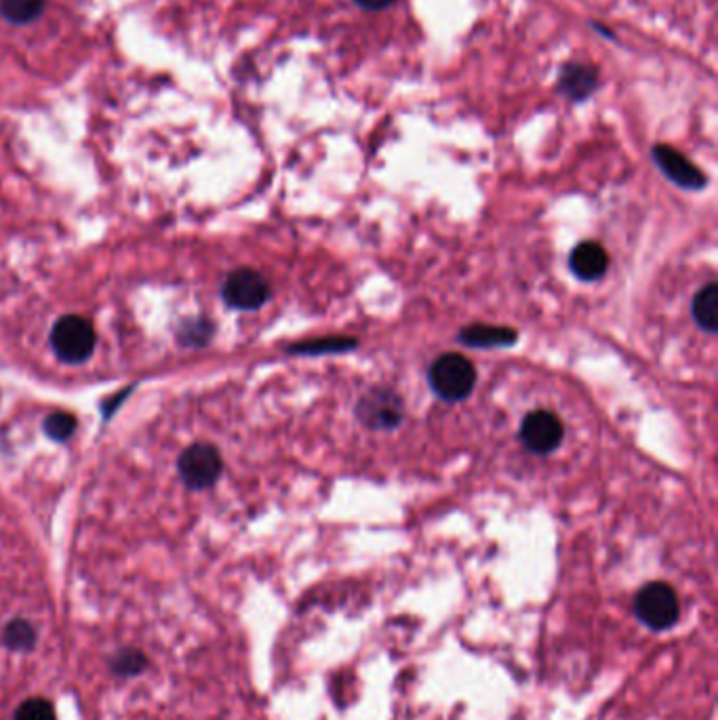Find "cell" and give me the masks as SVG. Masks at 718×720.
I'll return each instance as SVG.
<instances>
[{
	"label": "cell",
	"instance_id": "cell-10",
	"mask_svg": "<svg viewBox=\"0 0 718 720\" xmlns=\"http://www.w3.org/2000/svg\"><path fill=\"white\" fill-rule=\"evenodd\" d=\"M518 340V333L511 327L497 325H468L457 333V342L468 348H511Z\"/></svg>",
	"mask_w": 718,
	"mask_h": 720
},
{
	"label": "cell",
	"instance_id": "cell-12",
	"mask_svg": "<svg viewBox=\"0 0 718 720\" xmlns=\"http://www.w3.org/2000/svg\"><path fill=\"white\" fill-rule=\"evenodd\" d=\"M691 314L695 325L706 333H717L718 329V287L717 282H708L702 287L691 304Z\"/></svg>",
	"mask_w": 718,
	"mask_h": 720
},
{
	"label": "cell",
	"instance_id": "cell-8",
	"mask_svg": "<svg viewBox=\"0 0 718 720\" xmlns=\"http://www.w3.org/2000/svg\"><path fill=\"white\" fill-rule=\"evenodd\" d=\"M653 161L657 163V167L664 172V175L675 181L679 188L684 190H702L706 188L708 179L706 175L700 172L684 154L679 150L670 148V146H655L653 148Z\"/></svg>",
	"mask_w": 718,
	"mask_h": 720
},
{
	"label": "cell",
	"instance_id": "cell-19",
	"mask_svg": "<svg viewBox=\"0 0 718 720\" xmlns=\"http://www.w3.org/2000/svg\"><path fill=\"white\" fill-rule=\"evenodd\" d=\"M354 2L361 4L363 9H369V11H381V9L390 7V4H394L396 0H354Z\"/></svg>",
	"mask_w": 718,
	"mask_h": 720
},
{
	"label": "cell",
	"instance_id": "cell-15",
	"mask_svg": "<svg viewBox=\"0 0 718 720\" xmlns=\"http://www.w3.org/2000/svg\"><path fill=\"white\" fill-rule=\"evenodd\" d=\"M74 428H76V419L70 413H51L45 419V432L55 441H68L70 437L74 434Z\"/></svg>",
	"mask_w": 718,
	"mask_h": 720
},
{
	"label": "cell",
	"instance_id": "cell-13",
	"mask_svg": "<svg viewBox=\"0 0 718 720\" xmlns=\"http://www.w3.org/2000/svg\"><path fill=\"white\" fill-rule=\"evenodd\" d=\"M47 0H0V17L13 26L35 22L45 11Z\"/></svg>",
	"mask_w": 718,
	"mask_h": 720
},
{
	"label": "cell",
	"instance_id": "cell-17",
	"mask_svg": "<svg viewBox=\"0 0 718 720\" xmlns=\"http://www.w3.org/2000/svg\"><path fill=\"white\" fill-rule=\"evenodd\" d=\"M15 720H55V710L47 699H28L24 702L17 712Z\"/></svg>",
	"mask_w": 718,
	"mask_h": 720
},
{
	"label": "cell",
	"instance_id": "cell-3",
	"mask_svg": "<svg viewBox=\"0 0 718 720\" xmlns=\"http://www.w3.org/2000/svg\"><path fill=\"white\" fill-rule=\"evenodd\" d=\"M356 417L369 430H394L403 424L405 405L392 388L376 386L361 396L356 405Z\"/></svg>",
	"mask_w": 718,
	"mask_h": 720
},
{
	"label": "cell",
	"instance_id": "cell-4",
	"mask_svg": "<svg viewBox=\"0 0 718 720\" xmlns=\"http://www.w3.org/2000/svg\"><path fill=\"white\" fill-rule=\"evenodd\" d=\"M51 343L64 363H83L96 350V329L83 316H64L53 327Z\"/></svg>",
	"mask_w": 718,
	"mask_h": 720
},
{
	"label": "cell",
	"instance_id": "cell-9",
	"mask_svg": "<svg viewBox=\"0 0 718 720\" xmlns=\"http://www.w3.org/2000/svg\"><path fill=\"white\" fill-rule=\"evenodd\" d=\"M569 268L580 280H585V282L599 280L609 268V253L605 251V247L601 242L583 240L571 251Z\"/></svg>",
	"mask_w": 718,
	"mask_h": 720
},
{
	"label": "cell",
	"instance_id": "cell-11",
	"mask_svg": "<svg viewBox=\"0 0 718 720\" xmlns=\"http://www.w3.org/2000/svg\"><path fill=\"white\" fill-rule=\"evenodd\" d=\"M599 87V72L585 64H569L560 72L558 89L571 102H582Z\"/></svg>",
	"mask_w": 718,
	"mask_h": 720
},
{
	"label": "cell",
	"instance_id": "cell-6",
	"mask_svg": "<svg viewBox=\"0 0 718 720\" xmlns=\"http://www.w3.org/2000/svg\"><path fill=\"white\" fill-rule=\"evenodd\" d=\"M565 439V426L556 413L547 409L531 412L520 424V441L527 451L536 455H547L556 451Z\"/></svg>",
	"mask_w": 718,
	"mask_h": 720
},
{
	"label": "cell",
	"instance_id": "cell-1",
	"mask_svg": "<svg viewBox=\"0 0 718 720\" xmlns=\"http://www.w3.org/2000/svg\"><path fill=\"white\" fill-rule=\"evenodd\" d=\"M428 381L439 399L446 403H462L477 386V367L464 354L449 352L430 365Z\"/></svg>",
	"mask_w": 718,
	"mask_h": 720
},
{
	"label": "cell",
	"instance_id": "cell-5",
	"mask_svg": "<svg viewBox=\"0 0 718 720\" xmlns=\"http://www.w3.org/2000/svg\"><path fill=\"white\" fill-rule=\"evenodd\" d=\"M222 457L219 451L209 443H197L188 446L177 462V470L181 480L190 489H209L222 475Z\"/></svg>",
	"mask_w": 718,
	"mask_h": 720
},
{
	"label": "cell",
	"instance_id": "cell-16",
	"mask_svg": "<svg viewBox=\"0 0 718 720\" xmlns=\"http://www.w3.org/2000/svg\"><path fill=\"white\" fill-rule=\"evenodd\" d=\"M4 641L7 645H11L13 649H28L35 645V630L28 621L24 619H17L13 621L7 632H4Z\"/></svg>",
	"mask_w": 718,
	"mask_h": 720
},
{
	"label": "cell",
	"instance_id": "cell-7",
	"mask_svg": "<svg viewBox=\"0 0 718 720\" xmlns=\"http://www.w3.org/2000/svg\"><path fill=\"white\" fill-rule=\"evenodd\" d=\"M270 298V285L251 268H239L224 282V300L237 310L262 308Z\"/></svg>",
	"mask_w": 718,
	"mask_h": 720
},
{
	"label": "cell",
	"instance_id": "cell-18",
	"mask_svg": "<svg viewBox=\"0 0 718 720\" xmlns=\"http://www.w3.org/2000/svg\"><path fill=\"white\" fill-rule=\"evenodd\" d=\"M143 664H146V659H143L141 653H121L118 659H116V664H114V670L118 674H137L143 668Z\"/></svg>",
	"mask_w": 718,
	"mask_h": 720
},
{
	"label": "cell",
	"instance_id": "cell-2",
	"mask_svg": "<svg viewBox=\"0 0 718 720\" xmlns=\"http://www.w3.org/2000/svg\"><path fill=\"white\" fill-rule=\"evenodd\" d=\"M634 614L651 630H668L681 616V603L672 585L651 582L637 594Z\"/></svg>",
	"mask_w": 718,
	"mask_h": 720
},
{
	"label": "cell",
	"instance_id": "cell-14",
	"mask_svg": "<svg viewBox=\"0 0 718 720\" xmlns=\"http://www.w3.org/2000/svg\"><path fill=\"white\" fill-rule=\"evenodd\" d=\"M358 342L354 338H345V336H329V338H318V340H310V342H300L289 348L291 354H340V352H348L354 350Z\"/></svg>",
	"mask_w": 718,
	"mask_h": 720
}]
</instances>
